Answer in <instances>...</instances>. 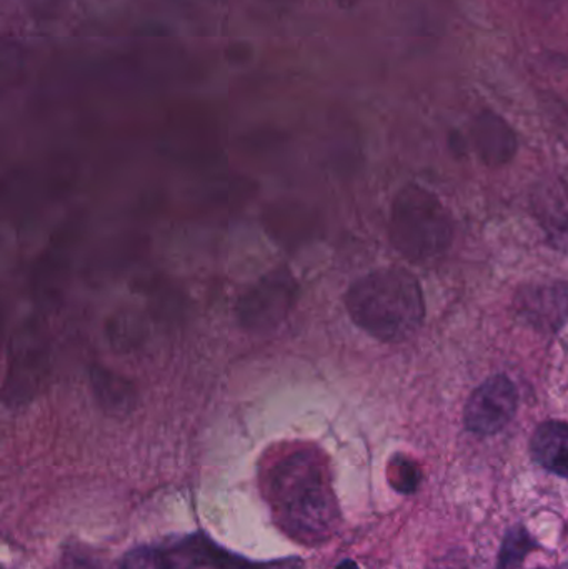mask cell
Returning <instances> with one entry per match:
<instances>
[{
    "mask_svg": "<svg viewBox=\"0 0 568 569\" xmlns=\"http://www.w3.org/2000/svg\"><path fill=\"white\" fill-rule=\"evenodd\" d=\"M536 569H544V568H536Z\"/></svg>",
    "mask_w": 568,
    "mask_h": 569,
    "instance_id": "obj_20",
    "label": "cell"
},
{
    "mask_svg": "<svg viewBox=\"0 0 568 569\" xmlns=\"http://www.w3.org/2000/svg\"><path fill=\"white\" fill-rule=\"evenodd\" d=\"M336 569H360L353 560H343Z\"/></svg>",
    "mask_w": 568,
    "mask_h": 569,
    "instance_id": "obj_17",
    "label": "cell"
},
{
    "mask_svg": "<svg viewBox=\"0 0 568 569\" xmlns=\"http://www.w3.org/2000/svg\"><path fill=\"white\" fill-rule=\"evenodd\" d=\"M537 543L522 525H516L507 531L500 545L496 569H519L526 561L527 555L536 550Z\"/></svg>",
    "mask_w": 568,
    "mask_h": 569,
    "instance_id": "obj_13",
    "label": "cell"
},
{
    "mask_svg": "<svg viewBox=\"0 0 568 569\" xmlns=\"http://www.w3.org/2000/svg\"><path fill=\"white\" fill-rule=\"evenodd\" d=\"M269 490L280 525L297 540L313 543L332 531L336 501L319 455L300 450L283 458L270 475Z\"/></svg>",
    "mask_w": 568,
    "mask_h": 569,
    "instance_id": "obj_1",
    "label": "cell"
},
{
    "mask_svg": "<svg viewBox=\"0 0 568 569\" xmlns=\"http://www.w3.org/2000/svg\"><path fill=\"white\" fill-rule=\"evenodd\" d=\"M430 569H469L466 558L460 557L459 551L457 553H449L446 557L437 558L432 561Z\"/></svg>",
    "mask_w": 568,
    "mask_h": 569,
    "instance_id": "obj_15",
    "label": "cell"
},
{
    "mask_svg": "<svg viewBox=\"0 0 568 569\" xmlns=\"http://www.w3.org/2000/svg\"><path fill=\"white\" fill-rule=\"evenodd\" d=\"M514 311L537 333H557L568 321V283L537 280L522 284L514 297Z\"/></svg>",
    "mask_w": 568,
    "mask_h": 569,
    "instance_id": "obj_6",
    "label": "cell"
},
{
    "mask_svg": "<svg viewBox=\"0 0 568 569\" xmlns=\"http://www.w3.org/2000/svg\"><path fill=\"white\" fill-rule=\"evenodd\" d=\"M472 139L474 147L486 166L502 167L516 157V132L502 117L490 110L479 113L474 120Z\"/></svg>",
    "mask_w": 568,
    "mask_h": 569,
    "instance_id": "obj_9",
    "label": "cell"
},
{
    "mask_svg": "<svg viewBox=\"0 0 568 569\" xmlns=\"http://www.w3.org/2000/svg\"><path fill=\"white\" fill-rule=\"evenodd\" d=\"M346 307L357 327L386 343L407 340L426 320L422 287L403 269L376 270L357 280Z\"/></svg>",
    "mask_w": 568,
    "mask_h": 569,
    "instance_id": "obj_2",
    "label": "cell"
},
{
    "mask_svg": "<svg viewBox=\"0 0 568 569\" xmlns=\"http://www.w3.org/2000/svg\"><path fill=\"white\" fill-rule=\"evenodd\" d=\"M10 355L12 360L3 395L6 401L10 398L12 403H19L29 400L30 395L39 387L46 367V351L42 350L40 340H33L29 331H26L22 337L16 338Z\"/></svg>",
    "mask_w": 568,
    "mask_h": 569,
    "instance_id": "obj_8",
    "label": "cell"
},
{
    "mask_svg": "<svg viewBox=\"0 0 568 569\" xmlns=\"http://www.w3.org/2000/svg\"><path fill=\"white\" fill-rule=\"evenodd\" d=\"M337 3H339L340 7H343V9H350V7L356 6L359 0H336Z\"/></svg>",
    "mask_w": 568,
    "mask_h": 569,
    "instance_id": "obj_18",
    "label": "cell"
},
{
    "mask_svg": "<svg viewBox=\"0 0 568 569\" xmlns=\"http://www.w3.org/2000/svg\"><path fill=\"white\" fill-rule=\"evenodd\" d=\"M524 2L527 3L530 10L549 16V13L556 12L559 9L562 0H524Z\"/></svg>",
    "mask_w": 568,
    "mask_h": 569,
    "instance_id": "obj_16",
    "label": "cell"
},
{
    "mask_svg": "<svg viewBox=\"0 0 568 569\" xmlns=\"http://www.w3.org/2000/svg\"><path fill=\"white\" fill-rule=\"evenodd\" d=\"M530 453L550 473L568 478V423L550 420L539 425L530 440Z\"/></svg>",
    "mask_w": 568,
    "mask_h": 569,
    "instance_id": "obj_11",
    "label": "cell"
},
{
    "mask_svg": "<svg viewBox=\"0 0 568 569\" xmlns=\"http://www.w3.org/2000/svg\"><path fill=\"white\" fill-rule=\"evenodd\" d=\"M296 280L286 272H276L243 295L239 317L243 327L266 331L276 327L289 313L296 298Z\"/></svg>",
    "mask_w": 568,
    "mask_h": 569,
    "instance_id": "obj_7",
    "label": "cell"
},
{
    "mask_svg": "<svg viewBox=\"0 0 568 569\" xmlns=\"http://www.w3.org/2000/svg\"><path fill=\"white\" fill-rule=\"evenodd\" d=\"M90 383H92L93 397L109 413H129L136 405V388L129 380L113 371L93 367Z\"/></svg>",
    "mask_w": 568,
    "mask_h": 569,
    "instance_id": "obj_12",
    "label": "cell"
},
{
    "mask_svg": "<svg viewBox=\"0 0 568 569\" xmlns=\"http://www.w3.org/2000/svg\"><path fill=\"white\" fill-rule=\"evenodd\" d=\"M537 220L557 249L568 253V183L549 180L532 196Z\"/></svg>",
    "mask_w": 568,
    "mask_h": 569,
    "instance_id": "obj_10",
    "label": "cell"
},
{
    "mask_svg": "<svg viewBox=\"0 0 568 569\" xmlns=\"http://www.w3.org/2000/svg\"><path fill=\"white\" fill-rule=\"evenodd\" d=\"M390 487L399 493H413L419 487V470H417L413 461L402 455H396L390 460L389 470H387Z\"/></svg>",
    "mask_w": 568,
    "mask_h": 569,
    "instance_id": "obj_14",
    "label": "cell"
},
{
    "mask_svg": "<svg viewBox=\"0 0 568 569\" xmlns=\"http://www.w3.org/2000/svg\"><path fill=\"white\" fill-rule=\"evenodd\" d=\"M519 391L507 375L487 378L474 390L464 410V421L470 433L492 437L516 417Z\"/></svg>",
    "mask_w": 568,
    "mask_h": 569,
    "instance_id": "obj_5",
    "label": "cell"
},
{
    "mask_svg": "<svg viewBox=\"0 0 568 569\" xmlns=\"http://www.w3.org/2000/svg\"><path fill=\"white\" fill-rule=\"evenodd\" d=\"M564 569H568V563L566 565V567H564Z\"/></svg>",
    "mask_w": 568,
    "mask_h": 569,
    "instance_id": "obj_19",
    "label": "cell"
},
{
    "mask_svg": "<svg viewBox=\"0 0 568 569\" xmlns=\"http://www.w3.org/2000/svg\"><path fill=\"white\" fill-rule=\"evenodd\" d=\"M452 239V217L436 193L413 183L397 193L390 216V240L410 262L444 256Z\"/></svg>",
    "mask_w": 568,
    "mask_h": 569,
    "instance_id": "obj_3",
    "label": "cell"
},
{
    "mask_svg": "<svg viewBox=\"0 0 568 569\" xmlns=\"http://www.w3.org/2000/svg\"><path fill=\"white\" fill-rule=\"evenodd\" d=\"M296 561L253 563L222 550L203 535L140 548L123 560L120 569H293Z\"/></svg>",
    "mask_w": 568,
    "mask_h": 569,
    "instance_id": "obj_4",
    "label": "cell"
}]
</instances>
